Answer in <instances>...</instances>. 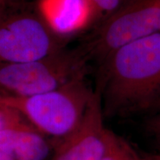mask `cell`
<instances>
[{
  "label": "cell",
  "mask_w": 160,
  "mask_h": 160,
  "mask_svg": "<svg viewBox=\"0 0 160 160\" xmlns=\"http://www.w3.org/2000/svg\"><path fill=\"white\" fill-rule=\"evenodd\" d=\"M103 115L101 96L97 90L82 119L68 135L58 140L50 160H99L108 131Z\"/></svg>",
  "instance_id": "obj_6"
},
{
  "label": "cell",
  "mask_w": 160,
  "mask_h": 160,
  "mask_svg": "<svg viewBox=\"0 0 160 160\" xmlns=\"http://www.w3.org/2000/svg\"><path fill=\"white\" fill-rule=\"evenodd\" d=\"M151 111H154L155 113L160 111V97L158 98V99L157 100V102H156V103L154 104V105H153V107L152 108Z\"/></svg>",
  "instance_id": "obj_15"
},
{
  "label": "cell",
  "mask_w": 160,
  "mask_h": 160,
  "mask_svg": "<svg viewBox=\"0 0 160 160\" xmlns=\"http://www.w3.org/2000/svg\"><path fill=\"white\" fill-rule=\"evenodd\" d=\"M159 25L160 0H125L96 24L80 50L100 63L122 46L159 32Z\"/></svg>",
  "instance_id": "obj_5"
},
{
  "label": "cell",
  "mask_w": 160,
  "mask_h": 160,
  "mask_svg": "<svg viewBox=\"0 0 160 160\" xmlns=\"http://www.w3.org/2000/svg\"><path fill=\"white\" fill-rule=\"evenodd\" d=\"M98 82L105 115L151 111L160 97V32L107 56L100 62Z\"/></svg>",
  "instance_id": "obj_1"
},
{
  "label": "cell",
  "mask_w": 160,
  "mask_h": 160,
  "mask_svg": "<svg viewBox=\"0 0 160 160\" xmlns=\"http://www.w3.org/2000/svg\"><path fill=\"white\" fill-rule=\"evenodd\" d=\"M26 0H0V22Z\"/></svg>",
  "instance_id": "obj_13"
},
{
  "label": "cell",
  "mask_w": 160,
  "mask_h": 160,
  "mask_svg": "<svg viewBox=\"0 0 160 160\" xmlns=\"http://www.w3.org/2000/svg\"><path fill=\"white\" fill-rule=\"evenodd\" d=\"M159 32H160V25H159Z\"/></svg>",
  "instance_id": "obj_17"
},
{
  "label": "cell",
  "mask_w": 160,
  "mask_h": 160,
  "mask_svg": "<svg viewBox=\"0 0 160 160\" xmlns=\"http://www.w3.org/2000/svg\"><path fill=\"white\" fill-rule=\"evenodd\" d=\"M40 13L37 2L26 0L0 22V62H28L66 48Z\"/></svg>",
  "instance_id": "obj_4"
},
{
  "label": "cell",
  "mask_w": 160,
  "mask_h": 160,
  "mask_svg": "<svg viewBox=\"0 0 160 160\" xmlns=\"http://www.w3.org/2000/svg\"><path fill=\"white\" fill-rule=\"evenodd\" d=\"M146 128L160 149V111L155 113L148 120Z\"/></svg>",
  "instance_id": "obj_12"
},
{
  "label": "cell",
  "mask_w": 160,
  "mask_h": 160,
  "mask_svg": "<svg viewBox=\"0 0 160 160\" xmlns=\"http://www.w3.org/2000/svg\"><path fill=\"white\" fill-rule=\"evenodd\" d=\"M88 2L97 11L100 20H102L117 11L125 0H88Z\"/></svg>",
  "instance_id": "obj_10"
},
{
  "label": "cell",
  "mask_w": 160,
  "mask_h": 160,
  "mask_svg": "<svg viewBox=\"0 0 160 160\" xmlns=\"http://www.w3.org/2000/svg\"><path fill=\"white\" fill-rule=\"evenodd\" d=\"M37 5L50 27L65 39L100 20L88 0H39Z\"/></svg>",
  "instance_id": "obj_7"
},
{
  "label": "cell",
  "mask_w": 160,
  "mask_h": 160,
  "mask_svg": "<svg viewBox=\"0 0 160 160\" xmlns=\"http://www.w3.org/2000/svg\"><path fill=\"white\" fill-rule=\"evenodd\" d=\"M88 59L81 50L64 48L28 62H0V95L31 97L85 79Z\"/></svg>",
  "instance_id": "obj_3"
},
{
  "label": "cell",
  "mask_w": 160,
  "mask_h": 160,
  "mask_svg": "<svg viewBox=\"0 0 160 160\" xmlns=\"http://www.w3.org/2000/svg\"><path fill=\"white\" fill-rule=\"evenodd\" d=\"M27 121L19 113L5 106L0 105V132Z\"/></svg>",
  "instance_id": "obj_11"
},
{
  "label": "cell",
  "mask_w": 160,
  "mask_h": 160,
  "mask_svg": "<svg viewBox=\"0 0 160 160\" xmlns=\"http://www.w3.org/2000/svg\"><path fill=\"white\" fill-rule=\"evenodd\" d=\"M143 160H160V156H153V157H150L148 158L142 159Z\"/></svg>",
  "instance_id": "obj_16"
},
{
  "label": "cell",
  "mask_w": 160,
  "mask_h": 160,
  "mask_svg": "<svg viewBox=\"0 0 160 160\" xmlns=\"http://www.w3.org/2000/svg\"><path fill=\"white\" fill-rule=\"evenodd\" d=\"M93 93L82 79L31 97L0 95V105L18 112L42 134L59 140L77 127Z\"/></svg>",
  "instance_id": "obj_2"
},
{
  "label": "cell",
  "mask_w": 160,
  "mask_h": 160,
  "mask_svg": "<svg viewBox=\"0 0 160 160\" xmlns=\"http://www.w3.org/2000/svg\"><path fill=\"white\" fill-rule=\"evenodd\" d=\"M99 160H143L125 139L108 130L105 151Z\"/></svg>",
  "instance_id": "obj_9"
},
{
  "label": "cell",
  "mask_w": 160,
  "mask_h": 160,
  "mask_svg": "<svg viewBox=\"0 0 160 160\" xmlns=\"http://www.w3.org/2000/svg\"><path fill=\"white\" fill-rule=\"evenodd\" d=\"M0 149L15 160H46L52 153L45 136L28 121L0 132Z\"/></svg>",
  "instance_id": "obj_8"
},
{
  "label": "cell",
  "mask_w": 160,
  "mask_h": 160,
  "mask_svg": "<svg viewBox=\"0 0 160 160\" xmlns=\"http://www.w3.org/2000/svg\"><path fill=\"white\" fill-rule=\"evenodd\" d=\"M0 160H15L11 155L0 149Z\"/></svg>",
  "instance_id": "obj_14"
}]
</instances>
